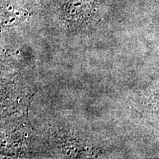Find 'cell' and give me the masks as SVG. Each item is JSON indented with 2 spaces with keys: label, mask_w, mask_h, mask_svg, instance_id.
Instances as JSON below:
<instances>
[{
  "label": "cell",
  "mask_w": 159,
  "mask_h": 159,
  "mask_svg": "<svg viewBox=\"0 0 159 159\" xmlns=\"http://www.w3.org/2000/svg\"><path fill=\"white\" fill-rule=\"evenodd\" d=\"M27 11L23 9L13 7L0 9V27L19 25L27 19Z\"/></svg>",
  "instance_id": "obj_1"
}]
</instances>
